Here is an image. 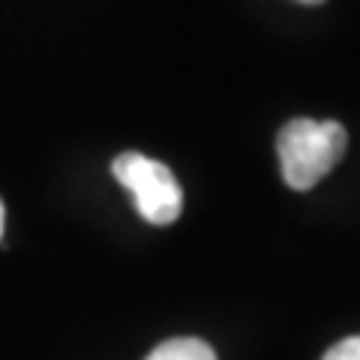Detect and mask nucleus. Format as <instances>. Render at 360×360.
I'll return each mask as SVG.
<instances>
[{"label":"nucleus","mask_w":360,"mask_h":360,"mask_svg":"<svg viewBox=\"0 0 360 360\" xmlns=\"http://www.w3.org/2000/svg\"><path fill=\"white\" fill-rule=\"evenodd\" d=\"M345 127L336 120H288L276 135L283 180L295 193H307L336 168L345 153Z\"/></svg>","instance_id":"f257e3e1"},{"label":"nucleus","mask_w":360,"mask_h":360,"mask_svg":"<svg viewBox=\"0 0 360 360\" xmlns=\"http://www.w3.org/2000/svg\"><path fill=\"white\" fill-rule=\"evenodd\" d=\"M111 174L135 198V210L150 225H172L184 210V189H180L172 168L144 153H120L111 162Z\"/></svg>","instance_id":"f03ea898"},{"label":"nucleus","mask_w":360,"mask_h":360,"mask_svg":"<svg viewBox=\"0 0 360 360\" xmlns=\"http://www.w3.org/2000/svg\"><path fill=\"white\" fill-rule=\"evenodd\" d=\"M144 360H217V352L198 336H177L156 345Z\"/></svg>","instance_id":"7ed1b4c3"},{"label":"nucleus","mask_w":360,"mask_h":360,"mask_svg":"<svg viewBox=\"0 0 360 360\" xmlns=\"http://www.w3.org/2000/svg\"><path fill=\"white\" fill-rule=\"evenodd\" d=\"M324 360H360V336H348V340L336 342Z\"/></svg>","instance_id":"20e7f679"},{"label":"nucleus","mask_w":360,"mask_h":360,"mask_svg":"<svg viewBox=\"0 0 360 360\" xmlns=\"http://www.w3.org/2000/svg\"><path fill=\"white\" fill-rule=\"evenodd\" d=\"M297 4H307V6H319V4H324V0H297Z\"/></svg>","instance_id":"39448f33"},{"label":"nucleus","mask_w":360,"mask_h":360,"mask_svg":"<svg viewBox=\"0 0 360 360\" xmlns=\"http://www.w3.org/2000/svg\"><path fill=\"white\" fill-rule=\"evenodd\" d=\"M0 238H4V205H0Z\"/></svg>","instance_id":"423d86ee"}]
</instances>
